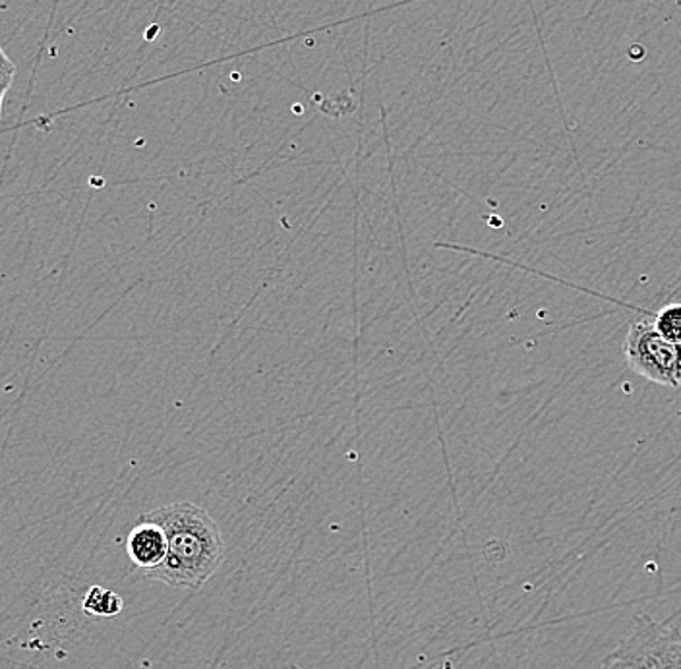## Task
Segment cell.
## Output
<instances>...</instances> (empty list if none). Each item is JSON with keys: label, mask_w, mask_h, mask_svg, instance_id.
<instances>
[{"label": "cell", "mask_w": 681, "mask_h": 669, "mask_svg": "<svg viewBox=\"0 0 681 669\" xmlns=\"http://www.w3.org/2000/svg\"><path fill=\"white\" fill-rule=\"evenodd\" d=\"M167 552H169V542H167V534L163 531L162 525L142 515L138 525L132 528L126 538L128 559L140 570L147 573L165 562Z\"/></svg>", "instance_id": "4"}, {"label": "cell", "mask_w": 681, "mask_h": 669, "mask_svg": "<svg viewBox=\"0 0 681 669\" xmlns=\"http://www.w3.org/2000/svg\"><path fill=\"white\" fill-rule=\"evenodd\" d=\"M654 329L659 331L667 341L681 344V302L668 305L652 318Z\"/></svg>", "instance_id": "6"}, {"label": "cell", "mask_w": 681, "mask_h": 669, "mask_svg": "<svg viewBox=\"0 0 681 669\" xmlns=\"http://www.w3.org/2000/svg\"><path fill=\"white\" fill-rule=\"evenodd\" d=\"M628 366L644 380L664 388L681 385V344L670 342L649 318L631 323L623 341Z\"/></svg>", "instance_id": "3"}, {"label": "cell", "mask_w": 681, "mask_h": 669, "mask_svg": "<svg viewBox=\"0 0 681 669\" xmlns=\"http://www.w3.org/2000/svg\"><path fill=\"white\" fill-rule=\"evenodd\" d=\"M123 606L118 594L100 585H93L82 600V609L90 617H115L123 611Z\"/></svg>", "instance_id": "5"}, {"label": "cell", "mask_w": 681, "mask_h": 669, "mask_svg": "<svg viewBox=\"0 0 681 669\" xmlns=\"http://www.w3.org/2000/svg\"><path fill=\"white\" fill-rule=\"evenodd\" d=\"M16 66L10 59L0 61V116H2V105H4V95H7L12 80H14Z\"/></svg>", "instance_id": "7"}, {"label": "cell", "mask_w": 681, "mask_h": 669, "mask_svg": "<svg viewBox=\"0 0 681 669\" xmlns=\"http://www.w3.org/2000/svg\"><path fill=\"white\" fill-rule=\"evenodd\" d=\"M144 517L162 525L169 552L165 562L144 573L173 588L198 590L225 557V542L215 518L196 503H171Z\"/></svg>", "instance_id": "1"}, {"label": "cell", "mask_w": 681, "mask_h": 669, "mask_svg": "<svg viewBox=\"0 0 681 669\" xmlns=\"http://www.w3.org/2000/svg\"><path fill=\"white\" fill-rule=\"evenodd\" d=\"M600 669H681V629L637 616L633 631L606 656Z\"/></svg>", "instance_id": "2"}]
</instances>
